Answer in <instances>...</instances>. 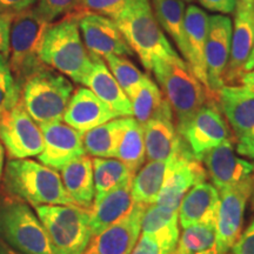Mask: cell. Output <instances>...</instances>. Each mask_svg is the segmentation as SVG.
Listing matches in <instances>:
<instances>
[{
	"label": "cell",
	"mask_w": 254,
	"mask_h": 254,
	"mask_svg": "<svg viewBox=\"0 0 254 254\" xmlns=\"http://www.w3.org/2000/svg\"><path fill=\"white\" fill-rule=\"evenodd\" d=\"M167 166L168 161H150L134 174L131 190L136 204H155L163 189Z\"/></svg>",
	"instance_id": "30"
},
{
	"label": "cell",
	"mask_w": 254,
	"mask_h": 254,
	"mask_svg": "<svg viewBox=\"0 0 254 254\" xmlns=\"http://www.w3.org/2000/svg\"><path fill=\"white\" fill-rule=\"evenodd\" d=\"M178 224V211H171L158 204L148 205L141 219L142 234H154Z\"/></svg>",
	"instance_id": "37"
},
{
	"label": "cell",
	"mask_w": 254,
	"mask_h": 254,
	"mask_svg": "<svg viewBox=\"0 0 254 254\" xmlns=\"http://www.w3.org/2000/svg\"><path fill=\"white\" fill-rule=\"evenodd\" d=\"M151 71L176 116L177 131L179 132L207 103L209 92L179 55L157 59L152 64Z\"/></svg>",
	"instance_id": "2"
},
{
	"label": "cell",
	"mask_w": 254,
	"mask_h": 254,
	"mask_svg": "<svg viewBox=\"0 0 254 254\" xmlns=\"http://www.w3.org/2000/svg\"><path fill=\"white\" fill-rule=\"evenodd\" d=\"M0 254H19V253L15 252V251H13L12 249H9L6 244H4L1 240H0Z\"/></svg>",
	"instance_id": "47"
},
{
	"label": "cell",
	"mask_w": 254,
	"mask_h": 254,
	"mask_svg": "<svg viewBox=\"0 0 254 254\" xmlns=\"http://www.w3.org/2000/svg\"><path fill=\"white\" fill-rule=\"evenodd\" d=\"M94 179V202L99 201L105 194L134 177L129 168L119 159L94 158L92 159Z\"/></svg>",
	"instance_id": "32"
},
{
	"label": "cell",
	"mask_w": 254,
	"mask_h": 254,
	"mask_svg": "<svg viewBox=\"0 0 254 254\" xmlns=\"http://www.w3.org/2000/svg\"><path fill=\"white\" fill-rule=\"evenodd\" d=\"M132 0H81V12H92L116 20Z\"/></svg>",
	"instance_id": "39"
},
{
	"label": "cell",
	"mask_w": 254,
	"mask_h": 254,
	"mask_svg": "<svg viewBox=\"0 0 254 254\" xmlns=\"http://www.w3.org/2000/svg\"><path fill=\"white\" fill-rule=\"evenodd\" d=\"M184 2H190V4H192V2H194L195 0H182Z\"/></svg>",
	"instance_id": "50"
},
{
	"label": "cell",
	"mask_w": 254,
	"mask_h": 254,
	"mask_svg": "<svg viewBox=\"0 0 254 254\" xmlns=\"http://www.w3.org/2000/svg\"><path fill=\"white\" fill-rule=\"evenodd\" d=\"M178 245L189 254H218L215 221L199 222L184 228Z\"/></svg>",
	"instance_id": "33"
},
{
	"label": "cell",
	"mask_w": 254,
	"mask_h": 254,
	"mask_svg": "<svg viewBox=\"0 0 254 254\" xmlns=\"http://www.w3.org/2000/svg\"><path fill=\"white\" fill-rule=\"evenodd\" d=\"M37 1L38 0H0V12L14 17L32 8Z\"/></svg>",
	"instance_id": "41"
},
{
	"label": "cell",
	"mask_w": 254,
	"mask_h": 254,
	"mask_svg": "<svg viewBox=\"0 0 254 254\" xmlns=\"http://www.w3.org/2000/svg\"><path fill=\"white\" fill-rule=\"evenodd\" d=\"M36 9L46 21L53 24L67 15L81 12V0H39Z\"/></svg>",
	"instance_id": "38"
},
{
	"label": "cell",
	"mask_w": 254,
	"mask_h": 254,
	"mask_svg": "<svg viewBox=\"0 0 254 254\" xmlns=\"http://www.w3.org/2000/svg\"><path fill=\"white\" fill-rule=\"evenodd\" d=\"M254 68V45H253V49L251 51L249 58L246 60V64L245 66H244V72H247V71H251V69Z\"/></svg>",
	"instance_id": "46"
},
{
	"label": "cell",
	"mask_w": 254,
	"mask_h": 254,
	"mask_svg": "<svg viewBox=\"0 0 254 254\" xmlns=\"http://www.w3.org/2000/svg\"><path fill=\"white\" fill-rule=\"evenodd\" d=\"M171 254H189V253H187L186 252V251H184L183 249H182V247H180V246H178L177 247V249L176 250H174L173 251V252L172 253H171Z\"/></svg>",
	"instance_id": "48"
},
{
	"label": "cell",
	"mask_w": 254,
	"mask_h": 254,
	"mask_svg": "<svg viewBox=\"0 0 254 254\" xmlns=\"http://www.w3.org/2000/svg\"><path fill=\"white\" fill-rule=\"evenodd\" d=\"M178 133L193 157L200 161L217 146L234 141L233 133L219 109L217 99L207 101Z\"/></svg>",
	"instance_id": "9"
},
{
	"label": "cell",
	"mask_w": 254,
	"mask_h": 254,
	"mask_svg": "<svg viewBox=\"0 0 254 254\" xmlns=\"http://www.w3.org/2000/svg\"><path fill=\"white\" fill-rule=\"evenodd\" d=\"M114 21L147 71L157 59L178 55L158 23L151 0H132Z\"/></svg>",
	"instance_id": "4"
},
{
	"label": "cell",
	"mask_w": 254,
	"mask_h": 254,
	"mask_svg": "<svg viewBox=\"0 0 254 254\" xmlns=\"http://www.w3.org/2000/svg\"><path fill=\"white\" fill-rule=\"evenodd\" d=\"M4 163H5V148L0 141V185H1V178L4 173Z\"/></svg>",
	"instance_id": "45"
},
{
	"label": "cell",
	"mask_w": 254,
	"mask_h": 254,
	"mask_svg": "<svg viewBox=\"0 0 254 254\" xmlns=\"http://www.w3.org/2000/svg\"><path fill=\"white\" fill-rule=\"evenodd\" d=\"M124 117L94 127L82 134L85 153L94 158H116L122 135Z\"/></svg>",
	"instance_id": "31"
},
{
	"label": "cell",
	"mask_w": 254,
	"mask_h": 254,
	"mask_svg": "<svg viewBox=\"0 0 254 254\" xmlns=\"http://www.w3.org/2000/svg\"><path fill=\"white\" fill-rule=\"evenodd\" d=\"M153 11L160 27L170 36L184 60H187L185 34V2L182 0H152Z\"/></svg>",
	"instance_id": "28"
},
{
	"label": "cell",
	"mask_w": 254,
	"mask_h": 254,
	"mask_svg": "<svg viewBox=\"0 0 254 254\" xmlns=\"http://www.w3.org/2000/svg\"><path fill=\"white\" fill-rule=\"evenodd\" d=\"M5 195L32 207L41 205H74L56 170L30 159H8L1 178Z\"/></svg>",
	"instance_id": "1"
},
{
	"label": "cell",
	"mask_w": 254,
	"mask_h": 254,
	"mask_svg": "<svg viewBox=\"0 0 254 254\" xmlns=\"http://www.w3.org/2000/svg\"><path fill=\"white\" fill-rule=\"evenodd\" d=\"M92 69L84 85L93 92L101 101L109 105L119 117H131L132 104L118 81L113 77L106 63L100 57L92 56Z\"/></svg>",
	"instance_id": "23"
},
{
	"label": "cell",
	"mask_w": 254,
	"mask_h": 254,
	"mask_svg": "<svg viewBox=\"0 0 254 254\" xmlns=\"http://www.w3.org/2000/svg\"><path fill=\"white\" fill-rule=\"evenodd\" d=\"M253 190L254 176L236 186L220 190L215 218L218 254H227L241 236L246 204Z\"/></svg>",
	"instance_id": "12"
},
{
	"label": "cell",
	"mask_w": 254,
	"mask_h": 254,
	"mask_svg": "<svg viewBox=\"0 0 254 254\" xmlns=\"http://www.w3.org/2000/svg\"><path fill=\"white\" fill-rule=\"evenodd\" d=\"M13 17L0 12V55L8 58L9 53V32Z\"/></svg>",
	"instance_id": "43"
},
{
	"label": "cell",
	"mask_w": 254,
	"mask_h": 254,
	"mask_svg": "<svg viewBox=\"0 0 254 254\" xmlns=\"http://www.w3.org/2000/svg\"><path fill=\"white\" fill-rule=\"evenodd\" d=\"M222 116L230 124L234 141L249 138L254 133V92L245 86L225 85L217 94Z\"/></svg>",
	"instance_id": "19"
},
{
	"label": "cell",
	"mask_w": 254,
	"mask_h": 254,
	"mask_svg": "<svg viewBox=\"0 0 254 254\" xmlns=\"http://www.w3.org/2000/svg\"><path fill=\"white\" fill-rule=\"evenodd\" d=\"M104 59L113 77L116 78L120 87L123 88V91L131 100L146 74H144L131 60L125 58V57L107 56Z\"/></svg>",
	"instance_id": "35"
},
{
	"label": "cell",
	"mask_w": 254,
	"mask_h": 254,
	"mask_svg": "<svg viewBox=\"0 0 254 254\" xmlns=\"http://www.w3.org/2000/svg\"><path fill=\"white\" fill-rule=\"evenodd\" d=\"M205 170L212 180V185L219 192L245 182L254 176V164L238 157L233 141L217 146L205 154L202 160Z\"/></svg>",
	"instance_id": "18"
},
{
	"label": "cell",
	"mask_w": 254,
	"mask_h": 254,
	"mask_svg": "<svg viewBox=\"0 0 254 254\" xmlns=\"http://www.w3.org/2000/svg\"><path fill=\"white\" fill-rule=\"evenodd\" d=\"M66 192L79 207L91 209L94 202V179L92 159L84 154L66 164L62 170Z\"/></svg>",
	"instance_id": "26"
},
{
	"label": "cell",
	"mask_w": 254,
	"mask_h": 254,
	"mask_svg": "<svg viewBox=\"0 0 254 254\" xmlns=\"http://www.w3.org/2000/svg\"><path fill=\"white\" fill-rule=\"evenodd\" d=\"M116 158L123 161L133 174L142 167L146 159L142 126L132 117H124L122 135Z\"/></svg>",
	"instance_id": "29"
},
{
	"label": "cell",
	"mask_w": 254,
	"mask_h": 254,
	"mask_svg": "<svg viewBox=\"0 0 254 254\" xmlns=\"http://www.w3.org/2000/svg\"><path fill=\"white\" fill-rule=\"evenodd\" d=\"M251 198H252V200H251V204H252V208L254 209V190H253L252 194H251Z\"/></svg>",
	"instance_id": "49"
},
{
	"label": "cell",
	"mask_w": 254,
	"mask_h": 254,
	"mask_svg": "<svg viewBox=\"0 0 254 254\" xmlns=\"http://www.w3.org/2000/svg\"><path fill=\"white\" fill-rule=\"evenodd\" d=\"M0 141L8 159L38 157L44 151L40 126L31 118L21 101L0 117Z\"/></svg>",
	"instance_id": "10"
},
{
	"label": "cell",
	"mask_w": 254,
	"mask_h": 254,
	"mask_svg": "<svg viewBox=\"0 0 254 254\" xmlns=\"http://www.w3.org/2000/svg\"><path fill=\"white\" fill-rule=\"evenodd\" d=\"M219 192L212 184L201 183L186 193L178 209V220L183 228L199 222L215 221Z\"/></svg>",
	"instance_id": "24"
},
{
	"label": "cell",
	"mask_w": 254,
	"mask_h": 254,
	"mask_svg": "<svg viewBox=\"0 0 254 254\" xmlns=\"http://www.w3.org/2000/svg\"><path fill=\"white\" fill-rule=\"evenodd\" d=\"M131 182H127L93 202L90 209V228L92 237L98 236L111 225L131 213L136 202L132 196Z\"/></svg>",
	"instance_id": "22"
},
{
	"label": "cell",
	"mask_w": 254,
	"mask_h": 254,
	"mask_svg": "<svg viewBox=\"0 0 254 254\" xmlns=\"http://www.w3.org/2000/svg\"><path fill=\"white\" fill-rule=\"evenodd\" d=\"M49 237L52 254H85L92 239L90 209L77 205L36 207Z\"/></svg>",
	"instance_id": "6"
},
{
	"label": "cell",
	"mask_w": 254,
	"mask_h": 254,
	"mask_svg": "<svg viewBox=\"0 0 254 254\" xmlns=\"http://www.w3.org/2000/svg\"><path fill=\"white\" fill-rule=\"evenodd\" d=\"M225 85H237L254 45V0H237Z\"/></svg>",
	"instance_id": "15"
},
{
	"label": "cell",
	"mask_w": 254,
	"mask_h": 254,
	"mask_svg": "<svg viewBox=\"0 0 254 254\" xmlns=\"http://www.w3.org/2000/svg\"><path fill=\"white\" fill-rule=\"evenodd\" d=\"M200 254H214V253H200Z\"/></svg>",
	"instance_id": "51"
},
{
	"label": "cell",
	"mask_w": 254,
	"mask_h": 254,
	"mask_svg": "<svg viewBox=\"0 0 254 254\" xmlns=\"http://www.w3.org/2000/svg\"><path fill=\"white\" fill-rule=\"evenodd\" d=\"M81 39L91 56L131 57L134 55L113 19L92 12H79Z\"/></svg>",
	"instance_id": "13"
},
{
	"label": "cell",
	"mask_w": 254,
	"mask_h": 254,
	"mask_svg": "<svg viewBox=\"0 0 254 254\" xmlns=\"http://www.w3.org/2000/svg\"><path fill=\"white\" fill-rule=\"evenodd\" d=\"M179 236L178 224L154 234H142L131 254H171L177 249Z\"/></svg>",
	"instance_id": "34"
},
{
	"label": "cell",
	"mask_w": 254,
	"mask_h": 254,
	"mask_svg": "<svg viewBox=\"0 0 254 254\" xmlns=\"http://www.w3.org/2000/svg\"><path fill=\"white\" fill-rule=\"evenodd\" d=\"M231 250L232 254H254V220Z\"/></svg>",
	"instance_id": "40"
},
{
	"label": "cell",
	"mask_w": 254,
	"mask_h": 254,
	"mask_svg": "<svg viewBox=\"0 0 254 254\" xmlns=\"http://www.w3.org/2000/svg\"><path fill=\"white\" fill-rule=\"evenodd\" d=\"M78 13L50 25L40 49V59L47 67L84 85L93 63L81 39Z\"/></svg>",
	"instance_id": "3"
},
{
	"label": "cell",
	"mask_w": 254,
	"mask_h": 254,
	"mask_svg": "<svg viewBox=\"0 0 254 254\" xmlns=\"http://www.w3.org/2000/svg\"><path fill=\"white\" fill-rule=\"evenodd\" d=\"M0 240L19 254H52L47 233L31 206L0 195Z\"/></svg>",
	"instance_id": "8"
},
{
	"label": "cell",
	"mask_w": 254,
	"mask_h": 254,
	"mask_svg": "<svg viewBox=\"0 0 254 254\" xmlns=\"http://www.w3.org/2000/svg\"><path fill=\"white\" fill-rule=\"evenodd\" d=\"M240 82L243 84V86H245L250 91L254 92V68L251 69V71L244 72L240 78Z\"/></svg>",
	"instance_id": "44"
},
{
	"label": "cell",
	"mask_w": 254,
	"mask_h": 254,
	"mask_svg": "<svg viewBox=\"0 0 254 254\" xmlns=\"http://www.w3.org/2000/svg\"><path fill=\"white\" fill-rule=\"evenodd\" d=\"M208 14L196 5L190 4L185 9V34L187 52H189L186 63L189 64L196 79L204 85L207 91L208 82L207 73H206L205 49L208 32Z\"/></svg>",
	"instance_id": "21"
},
{
	"label": "cell",
	"mask_w": 254,
	"mask_h": 254,
	"mask_svg": "<svg viewBox=\"0 0 254 254\" xmlns=\"http://www.w3.org/2000/svg\"><path fill=\"white\" fill-rule=\"evenodd\" d=\"M21 87L12 74L8 58L0 55V117L20 101Z\"/></svg>",
	"instance_id": "36"
},
{
	"label": "cell",
	"mask_w": 254,
	"mask_h": 254,
	"mask_svg": "<svg viewBox=\"0 0 254 254\" xmlns=\"http://www.w3.org/2000/svg\"><path fill=\"white\" fill-rule=\"evenodd\" d=\"M207 172L198 159L193 157L185 141L168 160L165 182L155 204L171 211H178L182 200L192 186L204 183Z\"/></svg>",
	"instance_id": "11"
},
{
	"label": "cell",
	"mask_w": 254,
	"mask_h": 254,
	"mask_svg": "<svg viewBox=\"0 0 254 254\" xmlns=\"http://www.w3.org/2000/svg\"><path fill=\"white\" fill-rule=\"evenodd\" d=\"M147 205L135 204L131 213L92 237L86 254H131L141 231V219Z\"/></svg>",
	"instance_id": "17"
},
{
	"label": "cell",
	"mask_w": 254,
	"mask_h": 254,
	"mask_svg": "<svg viewBox=\"0 0 254 254\" xmlns=\"http://www.w3.org/2000/svg\"><path fill=\"white\" fill-rule=\"evenodd\" d=\"M116 118L119 117L90 88L79 87L73 92L63 120L84 134L94 127Z\"/></svg>",
	"instance_id": "20"
},
{
	"label": "cell",
	"mask_w": 254,
	"mask_h": 254,
	"mask_svg": "<svg viewBox=\"0 0 254 254\" xmlns=\"http://www.w3.org/2000/svg\"><path fill=\"white\" fill-rule=\"evenodd\" d=\"M44 151L38 155L40 163L53 170H62L73 159L85 153L82 133L62 122L41 124Z\"/></svg>",
	"instance_id": "16"
},
{
	"label": "cell",
	"mask_w": 254,
	"mask_h": 254,
	"mask_svg": "<svg viewBox=\"0 0 254 254\" xmlns=\"http://www.w3.org/2000/svg\"><path fill=\"white\" fill-rule=\"evenodd\" d=\"M73 91L67 77L46 66L27 79L20 101L38 125L62 122Z\"/></svg>",
	"instance_id": "7"
},
{
	"label": "cell",
	"mask_w": 254,
	"mask_h": 254,
	"mask_svg": "<svg viewBox=\"0 0 254 254\" xmlns=\"http://www.w3.org/2000/svg\"><path fill=\"white\" fill-rule=\"evenodd\" d=\"M232 20L224 14H213L208 19L205 60L208 91L217 99L218 92L225 86L228 62L231 55Z\"/></svg>",
	"instance_id": "14"
},
{
	"label": "cell",
	"mask_w": 254,
	"mask_h": 254,
	"mask_svg": "<svg viewBox=\"0 0 254 254\" xmlns=\"http://www.w3.org/2000/svg\"><path fill=\"white\" fill-rule=\"evenodd\" d=\"M146 158L150 161H168L183 144L173 118L159 117L142 125Z\"/></svg>",
	"instance_id": "25"
},
{
	"label": "cell",
	"mask_w": 254,
	"mask_h": 254,
	"mask_svg": "<svg viewBox=\"0 0 254 254\" xmlns=\"http://www.w3.org/2000/svg\"><path fill=\"white\" fill-rule=\"evenodd\" d=\"M131 104L134 119L141 126L159 117L173 118L170 104L165 99L158 85L147 74L142 79L140 86L133 95Z\"/></svg>",
	"instance_id": "27"
},
{
	"label": "cell",
	"mask_w": 254,
	"mask_h": 254,
	"mask_svg": "<svg viewBox=\"0 0 254 254\" xmlns=\"http://www.w3.org/2000/svg\"><path fill=\"white\" fill-rule=\"evenodd\" d=\"M198 1L207 11L224 15L233 13L237 5V0H198Z\"/></svg>",
	"instance_id": "42"
},
{
	"label": "cell",
	"mask_w": 254,
	"mask_h": 254,
	"mask_svg": "<svg viewBox=\"0 0 254 254\" xmlns=\"http://www.w3.org/2000/svg\"><path fill=\"white\" fill-rule=\"evenodd\" d=\"M85 254H86V253H85Z\"/></svg>",
	"instance_id": "52"
},
{
	"label": "cell",
	"mask_w": 254,
	"mask_h": 254,
	"mask_svg": "<svg viewBox=\"0 0 254 254\" xmlns=\"http://www.w3.org/2000/svg\"><path fill=\"white\" fill-rule=\"evenodd\" d=\"M50 25L36 8L21 12L12 19L8 63L21 88L28 78L46 67L40 59V49Z\"/></svg>",
	"instance_id": "5"
}]
</instances>
